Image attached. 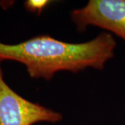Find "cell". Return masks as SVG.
I'll use <instances>...</instances> for the list:
<instances>
[{
    "label": "cell",
    "instance_id": "cell-3",
    "mask_svg": "<svg viewBox=\"0 0 125 125\" xmlns=\"http://www.w3.org/2000/svg\"><path fill=\"white\" fill-rule=\"evenodd\" d=\"M71 19L78 31L94 26L125 41V0H90L85 6L72 10Z\"/></svg>",
    "mask_w": 125,
    "mask_h": 125
},
{
    "label": "cell",
    "instance_id": "cell-4",
    "mask_svg": "<svg viewBox=\"0 0 125 125\" xmlns=\"http://www.w3.org/2000/svg\"><path fill=\"white\" fill-rule=\"evenodd\" d=\"M50 2L47 0H28L24 2V7L31 13L40 15Z\"/></svg>",
    "mask_w": 125,
    "mask_h": 125
},
{
    "label": "cell",
    "instance_id": "cell-2",
    "mask_svg": "<svg viewBox=\"0 0 125 125\" xmlns=\"http://www.w3.org/2000/svg\"><path fill=\"white\" fill-rule=\"evenodd\" d=\"M61 113L24 98L4 79L0 63V125H33L38 122L57 123Z\"/></svg>",
    "mask_w": 125,
    "mask_h": 125
},
{
    "label": "cell",
    "instance_id": "cell-1",
    "mask_svg": "<svg viewBox=\"0 0 125 125\" xmlns=\"http://www.w3.org/2000/svg\"><path fill=\"white\" fill-rule=\"evenodd\" d=\"M116 47L109 32H102L93 40L80 43L39 35L15 45L0 41V63L17 61L26 67L31 78L49 81L60 71L77 73L88 67L102 70L114 57Z\"/></svg>",
    "mask_w": 125,
    "mask_h": 125
},
{
    "label": "cell",
    "instance_id": "cell-5",
    "mask_svg": "<svg viewBox=\"0 0 125 125\" xmlns=\"http://www.w3.org/2000/svg\"></svg>",
    "mask_w": 125,
    "mask_h": 125
}]
</instances>
